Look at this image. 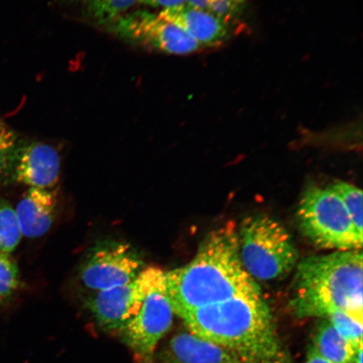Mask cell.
Instances as JSON below:
<instances>
[{"instance_id":"cell-1","label":"cell","mask_w":363,"mask_h":363,"mask_svg":"<svg viewBox=\"0 0 363 363\" xmlns=\"http://www.w3.org/2000/svg\"><path fill=\"white\" fill-rule=\"evenodd\" d=\"M165 285L179 316L240 295L261 293L240 261L238 234L231 224L207 235L189 264L165 272Z\"/></svg>"},{"instance_id":"cell-2","label":"cell","mask_w":363,"mask_h":363,"mask_svg":"<svg viewBox=\"0 0 363 363\" xmlns=\"http://www.w3.org/2000/svg\"><path fill=\"white\" fill-rule=\"evenodd\" d=\"M190 333L226 349L242 363H276L281 347L262 294L240 295L179 315Z\"/></svg>"},{"instance_id":"cell-3","label":"cell","mask_w":363,"mask_h":363,"mask_svg":"<svg viewBox=\"0 0 363 363\" xmlns=\"http://www.w3.org/2000/svg\"><path fill=\"white\" fill-rule=\"evenodd\" d=\"M362 303L361 250L306 257L297 266L290 306L298 317L342 311L363 323Z\"/></svg>"},{"instance_id":"cell-4","label":"cell","mask_w":363,"mask_h":363,"mask_svg":"<svg viewBox=\"0 0 363 363\" xmlns=\"http://www.w3.org/2000/svg\"><path fill=\"white\" fill-rule=\"evenodd\" d=\"M238 238L240 261L252 278L262 281L283 279L297 265L298 252L291 235L269 216L247 218Z\"/></svg>"},{"instance_id":"cell-5","label":"cell","mask_w":363,"mask_h":363,"mask_svg":"<svg viewBox=\"0 0 363 363\" xmlns=\"http://www.w3.org/2000/svg\"><path fill=\"white\" fill-rule=\"evenodd\" d=\"M297 219L301 233L315 246L339 251L361 250L362 238L338 195L329 188H311L299 202Z\"/></svg>"},{"instance_id":"cell-6","label":"cell","mask_w":363,"mask_h":363,"mask_svg":"<svg viewBox=\"0 0 363 363\" xmlns=\"http://www.w3.org/2000/svg\"><path fill=\"white\" fill-rule=\"evenodd\" d=\"M164 277L162 269L150 267L130 284L95 292L86 299V306L103 329L121 333L138 315L148 293Z\"/></svg>"},{"instance_id":"cell-7","label":"cell","mask_w":363,"mask_h":363,"mask_svg":"<svg viewBox=\"0 0 363 363\" xmlns=\"http://www.w3.org/2000/svg\"><path fill=\"white\" fill-rule=\"evenodd\" d=\"M142 256L128 243L106 242L89 254L81 267V279L95 292L133 282L142 272Z\"/></svg>"},{"instance_id":"cell-8","label":"cell","mask_w":363,"mask_h":363,"mask_svg":"<svg viewBox=\"0 0 363 363\" xmlns=\"http://www.w3.org/2000/svg\"><path fill=\"white\" fill-rule=\"evenodd\" d=\"M174 315L164 277L148 293L138 315L121 331V338L145 363H152L159 342L171 328Z\"/></svg>"},{"instance_id":"cell-9","label":"cell","mask_w":363,"mask_h":363,"mask_svg":"<svg viewBox=\"0 0 363 363\" xmlns=\"http://www.w3.org/2000/svg\"><path fill=\"white\" fill-rule=\"evenodd\" d=\"M118 27L127 38L165 53L187 55L201 48L179 26L146 11L125 16Z\"/></svg>"},{"instance_id":"cell-10","label":"cell","mask_w":363,"mask_h":363,"mask_svg":"<svg viewBox=\"0 0 363 363\" xmlns=\"http://www.w3.org/2000/svg\"><path fill=\"white\" fill-rule=\"evenodd\" d=\"M185 31L201 45L216 47L229 38V21L188 3L165 9L158 15Z\"/></svg>"},{"instance_id":"cell-11","label":"cell","mask_w":363,"mask_h":363,"mask_svg":"<svg viewBox=\"0 0 363 363\" xmlns=\"http://www.w3.org/2000/svg\"><path fill=\"white\" fill-rule=\"evenodd\" d=\"M60 165V157L52 147L44 143L30 144L18 157L16 179L30 188L50 189L57 184Z\"/></svg>"},{"instance_id":"cell-12","label":"cell","mask_w":363,"mask_h":363,"mask_svg":"<svg viewBox=\"0 0 363 363\" xmlns=\"http://www.w3.org/2000/svg\"><path fill=\"white\" fill-rule=\"evenodd\" d=\"M158 358L161 363H242L226 349L190 331L175 335Z\"/></svg>"},{"instance_id":"cell-13","label":"cell","mask_w":363,"mask_h":363,"mask_svg":"<svg viewBox=\"0 0 363 363\" xmlns=\"http://www.w3.org/2000/svg\"><path fill=\"white\" fill-rule=\"evenodd\" d=\"M57 199L50 189L30 188L18 203L16 213L22 235L43 237L56 219Z\"/></svg>"},{"instance_id":"cell-14","label":"cell","mask_w":363,"mask_h":363,"mask_svg":"<svg viewBox=\"0 0 363 363\" xmlns=\"http://www.w3.org/2000/svg\"><path fill=\"white\" fill-rule=\"evenodd\" d=\"M311 345L321 356L333 363H351L357 350L326 318L316 326Z\"/></svg>"},{"instance_id":"cell-15","label":"cell","mask_w":363,"mask_h":363,"mask_svg":"<svg viewBox=\"0 0 363 363\" xmlns=\"http://www.w3.org/2000/svg\"><path fill=\"white\" fill-rule=\"evenodd\" d=\"M22 237L19 220L10 203L0 199V251H15Z\"/></svg>"},{"instance_id":"cell-16","label":"cell","mask_w":363,"mask_h":363,"mask_svg":"<svg viewBox=\"0 0 363 363\" xmlns=\"http://www.w3.org/2000/svg\"><path fill=\"white\" fill-rule=\"evenodd\" d=\"M338 195L350 216L354 228L362 238V189L346 182H337L330 187Z\"/></svg>"},{"instance_id":"cell-17","label":"cell","mask_w":363,"mask_h":363,"mask_svg":"<svg viewBox=\"0 0 363 363\" xmlns=\"http://www.w3.org/2000/svg\"><path fill=\"white\" fill-rule=\"evenodd\" d=\"M20 286V272L10 253L0 251V303H6Z\"/></svg>"},{"instance_id":"cell-18","label":"cell","mask_w":363,"mask_h":363,"mask_svg":"<svg viewBox=\"0 0 363 363\" xmlns=\"http://www.w3.org/2000/svg\"><path fill=\"white\" fill-rule=\"evenodd\" d=\"M323 318H326L354 348L357 349L362 346V322L342 311H335Z\"/></svg>"},{"instance_id":"cell-19","label":"cell","mask_w":363,"mask_h":363,"mask_svg":"<svg viewBox=\"0 0 363 363\" xmlns=\"http://www.w3.org/2000/svg\"><path fill=\"white\" fill-rule=\"evenodd\" d=\"M246 0H187L190 6L203 9L230 21L237 15Z\"/></svg>"},{"instance_id":"cell-20","label":"cell","mask_w":363,"mask_h":363,"mask_svg":"<svg viewBox=\"0 0 363 363\" xmlns=\"http://www.w3.org/2000/svg\"><path fill=\"white\" fill-rule=\"evenodd\" d=\"M15 147V134L6 125L0 123V177L10 166Z\"/></svg>"},{"instance_id":"cell-21","label":"cell","mask_w":363,"mask_h":363,"mask_svg":"<svg viewBox=\"0 0 363 363\" xmlns=\"http://www.w3.org/2000/svg\"><path fill=\"white\" fill-rule=\"evenodd\" d=\"M95 13L102 17H113L134 6L138 0H87Z\"/></svg>"},{"instance_id":"cell-22","label":"cell","mask_w":363,"mask_h":363,"mask_svg":"<svg viewBox=\"0 0 363 363\" xmlns=\"http://www.w3.org/2000/svg\"><path fill=\"white\" fill-rule=\"evenodd\" d=\"M138 1L154 7H164V10L187 3V0H138Z\"/></svg>"},{"instance_id":"cell-23","label":"cell","mask_w":363,"mask_h":363,"mask_svg":"<svg viewBox=\"0 0 363 363\" xmlns=\"http://www.w3.org/2000/svg\"><path fill=\"white\" fill-rule=\"evenodd\" d=\"M306 363H333L326 359L323 356H321L319 352L315 350V348L310 345L308 349Z\"/></svg>"},{"instance_id":"cell-24","label":"cell","mask_w":363,"mask_h":363,"mask_svg":"<svg viewBox=\"0 0 363 363\" xmlns=\"http://www.w3.org/2000/svg\"><path fill=\"white\" fill-rule=\"evenodd\" d=\"M351 363H362V346L357 349Z\"/></svg>"}]
</instances>
